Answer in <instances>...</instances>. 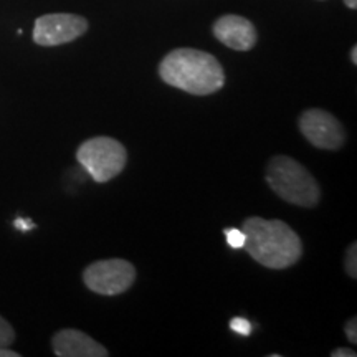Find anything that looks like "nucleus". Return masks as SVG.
Here are the masks:
<instances>
[{
  "instance_id": "f257e3e1",
  "label": "nucleus",
  "mask_w": 357,
  "mask_h": 357,
  "mask_svg": "<svg viewBox=\"0 0 357 357\" xmlns=\"http://www.w3.org/2000/svg\"><path fill=\"white\" fill-rule=\"evenodd\" d=\"M242 230L245 234L243 248L260 265L271 270H284L300 261L301 238L283 220L248 217Z\"/></svg>"
},
{
  "instance_id": "f03ea898",
  "label": "nucleus",
  "mask_w": 357,
  "mask_h": 357,
  "mask_svg": "<svg viewBox=\"0 0 357 357\" xmlns=\"http://www.w3.org/2000/svg\"><path fill=\"white\" fill-rule=\"evenodd\" d=\"M159 77L169 86L195 96L212 95L225 83V73L217 58L195 48H177L164 56Z\"/></svg>"
},
{
  "instance_id": "7ed1b4c3",
  "label": "nucleus",
  "mask_w": 357,
  "mask_h": 357,
  "mask_svg": "<svg viewBox=\"0 0 357 357\" xmlns=\"http://www.w3.org/2000/svg\"><path fill=\"white\" fill-rule=\"evenodd\" d=\"M266 182L284 202L312 208L321 200V187L311 172L289 155H275L268 162Z\"/></svg>"
},
{
  "instance_id": "20e7f679",
  "label": "nucleus",
  "mask_w": 357,
  "mask_h": 357,
  "mask_svg": "<svg viewBox=\"0 0 357 357\" xmlns=\"http://www.w3.org/2000/svg\"><path fill=\"white\" fill-rule=\"evenodd\" d=\"M77 159L93 181L102 184L123 172L128 162V153L119 141L98 136L84 141L78 147Z\"/></svg>"
},
{
  "instance_id": "39448f33",
  "label": "nucleus",
  "mask_w": 357,
  "mask_h": 357,
  "mask_svg": "<svg viewBox=\"0 0 357 357\" xmlns=\"http://www.w3.org/2000/svg\"><path fill=\"white\" fill-rule=\"evenodd\" d=\"M83 281L93 293L116 296L132 287L136 281V268L123 258L100 260L84 268Z\"/></svg>"
},
{
  "instance_id": "423d86ee",
  "label": "nucleus",
  "mask_w": 357,
  "mask_h": 357,
  "mask_svg": "<svg viewBox=\"0 0 357 357\" xmlns=\"http://www.w3.org/2000/svg\"><path fill=\"white\" fill-rule=\"evenodd\" d=\"M86 19L73 13H48L38 17L33 26V42L40 47H58L86 33Z\"/></svg>"
},
{
  "instance_id": "0eeeda50",
  "label": "nucleus",
  "mask_w": 357,
  "mask_h": 357,
  "mask_svg": "<svg viewBox=\"0 0 357 357\" xmlns=\"http://www.w3.org/2000/svg\"><path fill=\"white\" fill-rule=\"evenodd\" d=\"M300 131L312 146L324 151H336L346 141L342 124L324 109L305 111L300 118Z\"/></svg>"
},
{
  "instance_id": "6e6552de",
  "label": "nucleus",
  "mask_w": 357,
  "mask_h": 357,
  "mask_svg": "<svg viewBox=\"0 0 357 357\" xmlns=\"http://www.w3.org/2000/svg\"><path fill=\"white\" fill-rule=\"evenodd\" d=\"M213 35L218 42L236 52H248L255 47L258 35L255 25L240 15H223L213 24Z\"/></svg>"
},
{
  "instance_id": "1a4fd4ad",
  "label": "nucleus",
  "mask_w": 357,
  "mask_h": 357,
  "mask_svg": "<svg viewBox=\"0 0 357 357\" xmlns=\"http://www.w3.org/2000/svg\"><path fill=\"white\" fill-rule=\"evenodd\" d=\"M53 352L58 357H108L105 346L78 329H61L52 339Z\"/></svg>"
},
{
  "instance_id": "9d476101",
  "label": "nucleus",
  "mask_w": 357,
  "mask_h": 357,
  "mask_svg": "<svg viewBox=\"0 0 357 357\" xmlns=\"http://www.w3.org/2000/svg\"><path fill=\"white\" fill-rule=\"evenodd\" d=\"M346 273L351 276V278H357V243H351L349 248L346 252Z\"/></svg>"
},
{
  "instance_id": "9b49d317",
  "label": "nucleus",
  "mask_w": 357,
  "mask_h": 357,
  "mask_svg": "<svg viewBox=\"0 0 357 357\" xmlns=\"http://www.w3.org/2000/svg\"><path fill=\"white\" fill-rule=\"evenodd\" d=\"M15 341V331L10 326L8 321H6L0 316V346L3 347H10Z\"/></svg>"
},
{
  "instance_id": "f8f14e48",
  "label": "nucleus",
  "mask_w": 357,
  "mask_h": 357,
  "mask_svg": "<svg viewBox=\"0 0 357 357\" xmlns=\"http://www.w3.org/2000/svg\"><path fill=\"white\" fill-rule=\"evenodd\" d=\"M225 236H227V243L230 245L231 248H243L245 245V234L243 230L238 229H227L225 230Z\"/></svg>"
},
{
  "instance_id": "ddd939ff",
  "label": "nucleus",
  "mask_w": 357,
  "mask_h": 357,
  "mask_svg": "<svg viewBox=\"0 0 357 357\" xmlns=\"http://www.w3.org/2000/svg\"><path fill=\"white\" fill-rule=\"evenodd\" d=\"M230 329L236 334H240V336H248L252 333V324L245 318H234L230 319Z\"/></svg>"
},
{
  "instance_id": "4468645a",
  "label": "nucleus",
  "mask_w": 357,
  "mask_h": 357,
  "mask_svg": "<svg viewBox=\"0 0 357 357\" xmlns=\"http://www.w3.org/2000/svg\"><path fill=\"white\" fill-rule=\"evenodd\" d=\"M344 331H346V336L352 344H357V319L356 318H351L347 321L346 326H344Z\"/></svg>"
},
{
  "instance_id": "2eb2a0df",
  "label": "nucleus",
  "mask_w": 357,
  "mask_h": 357,
  "mask_svg": "<svg viewBox=\"0 0 357 357\" xmlns=\"http://www.w3.org/2000/svg\"><path fill=\"white\" fill-rule=\"evenodd\" d=\"M13 225H15L17 229L22 231H29V230L35 229V223L32 220H29V218H15Z\"/></svg>"
},
{
  "instance_id": "dca6fc26",
  "label": "nucleus",
  "mask_w": 357,
  "mask_h": 357,
  "mask_svg": "<svg viewBox=\"0 0 357 357\" xmlns=\"http://www.w3.org/2000/svg\"><path fill=\"white\" fill-rule=\"evenodd\" d=\"M357 354L354 351L347 349V347H339L331 352V357H356Z\"/></svg>"
},
{
  "instance_id": "f3484780",
  "label": "nucleus",
  "mask_w": 357,
  "mask_h": 357,
  "mask_svg": "<svg viewBox=\"0 0 357 357\" xmlns=\"http://www.w3.org/2000/svg\"><path fill=\"white\" fill-rule=\"evenodd\" d=\"M20 354L17 351H10L8 347L0 346V357H19Z\"/></svg>"
},
{
  "instance_id": "a211bd4d",
  "label": "nucleus",
  "mask_w": 357,
  "mask_h": 357,
  "mask_svg": "<svg viewBox=\"0 0 357 357\" xmlns=\"http://www.w3.org/2000/svg\"><path fill=\"white\" fill-rule=\"evenodd\" d=\"M351 60H352V63L357 65V47H352V50H351Z\"/></svg>"
},
{
  "instance_id": "6ab92c4d",
  "label": "nucleus",
  "mask_w": 357,
  "mask_h": 357,
  "mask_svg": "<svg viewBox=\"0 0 357 357\" xmlns=\"http://www.w3.org/2000/svg\"><path fill=\"white\" fill-rule=\"evenodd\" d=\"M344 2H346L347 7L352 8V10H356V8H357V0H344Z\"/></svg>"
}]
</instances>
